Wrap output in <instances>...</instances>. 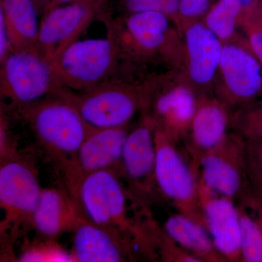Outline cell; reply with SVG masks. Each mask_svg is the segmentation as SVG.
<instances>
[{"mask_svg": "<svg viewBox=\"0 0 262 262\" xmlns=\"http://www.w3.org/2000/svg\"><path fill=\"white\" fill-rule=\"evenodd\" d=\"M105 24L116 39L125 61L162 63L170 70L182 71V32L168 15L139 12L128 13L120 20L106 19Z\"/></svg>", "mask_w": 262, "mask_h": 262, "instance_id": "obj_1", "label": "cell"}, {"mask_svg": "<svg viewBox=\"0 0 262 262\" xmlns=\"http://www.w3.org/2000/svg\"><path fill=\"white\" fill-rule=\"evenodd\" d=\"M158 79L159 75L138 81L115 77L87 91L61 88L56 94L72 103L92 130L125 127L149 106Z\"/></svg>", "mask_w": 262, "mask_h": 262, "instance_id": "obj_2", "label": "cell"}, {"mask_svg": "<svg viewBox=\"0 0 262 262\" xmlns=\"http://www.w3.org/2000/svg\"><path fill=\"white\" fill-rule=\"evenodd\" d=\"M122 61L125 59L121 49L108 32L106 38L78 39L72 43L53 64L60 87L80 92L117 77Z\"/></svg>", "mask_w": 262, "mask_h": 262, "instance_id": "obj_3", "label": "cell"}, {"mask_svg": "<svg viewBox=\"0 0 262 262\" xmlns=\"http://www.w3.org/2000/svg\"><path fill=\"white\" fill-rule=\"evenodd\" d=\"M0 65L2 96L19 108L34 104L61 89L53 61L37 49H13Z\"/></svg>", "mask_w": 262, "mask_h": 262, "instance_id": "obj_4", "label": "cell"}, {"mask_svg": "<svg viewBox=\"0 0 262 262\" xmlns=\"http://www.w3.org/2000/svg\"><path fill=\"white\" fill-rule=\"evenodd\" d=\"M19 110L41 142L61 154L75 157L92 130L77 108L58 94Z\"/></svg>", "mask_w": 262, "mask_h": 262, "instance_id": "obj_5", "label": "cell"}, {"mask_svg": "<svg viewBox=\"0 0 262 262\" xmlns=\"http://www.w3.org/2000/svg\"><path fill=\"white\" fill-rule=\"evenodd\" d=\"M175 139L162 129L155 133V180L160 190L183 214L204 225L200 218L199 184L194 172L174 144Z\"/></svg>", "mask_w": 262, "mask_h": 262, "instance_id": "obj_6", "label": "cell"}, {"mask_svg": "<svg viewBox=\"0 0 262 262\" xmlns=\"http://www.w3.org/2000/svg\"><path fill=\"white\" fill-rule=\"evenodd\" d=\"M213 85L226 105L246 106L261 96L262 64L245 37H236L224 44Z\"/></svg>", "mask_w": 262, "mask_h": 262, "instance_id": "obj_7", "label": "cell"}, {"mask_svg": "<svg viewBox=\"0 0 262 262\" xmlns=\"http://www.w3.org/2000/svg\"><path fill=\"white\" fill-rule=\"evenodd\" d=\"M196 92L182 71L160 75L150 103L157 127L174 139L189 132L199 103Z\"/></svg>", "mask_w": 262, "mask_h": 262, "instance_id": "obj_8", "label": "cell"}, {"mask_svg": "<svg viewBox=\"0 0 262 262\" xmlns=\"http://www.w3.org/2000/svg\"><path fill=\"white\" fill-rule=\"evenodd\" d=\"M78 196L89 222L113 232L114 229L128 227L125 190L111 169L82 177Z\"/></svg>", "mask_w": 262, "mask_h": 262, "instance_id": "obj_9", "label": "cell"}, {"mask_svg": "<svg viewBox=\"0 0 262 262\" xmlns=\"http://www.w3.org/2000/svg\"><path fill=\"white\" fill-rule=\"evenodd\" d=\"M100 13L97 8L82 3L59 5L48 10L41 20L36 49L54 61L78 40Z\"/></svg>", "mask_w": 262, "mask_h": 262, "instance_id": "obj_10", "label": "cell"}, {"mask_svg": "<svg viewBox=\"0 0 262 262\" xmlns=\"http://www.w3.org/2000/svg\"><path fill=\"white\" fill-rule=\"evenodd\" d=\"M182 72L196 91L213 89L224 43L199 20L182 26Z\"/></svg>", "mask_w": 262, "mask_h": 262, "instance_id": "obj_11", "label": "cell"}, {"mask_svg": "<svg viewBox=\"0 0 262 262\" xmlns=\"http://www.w3.org/2000/svg\"><path fill=\"white\" fill-rule=\"evenodd\" d=\"M198 191L205 225L217 251L229 261L242 259L238 209L230 198L213 195L201 184Z\"/></svg>", "mask_w": 262, "mask_h": 262, "instance_id": "obj_12", "label": "cell"}, {"mask_svg": "<svg viewBox=\"0 0 262 262\" xmlns=\"http://www.w3.org/2000/svg\"><path fill=\"white\" fill-rule=\"evenodd\" d=\"M42 189L27 163L10 160L0 169V203L8 215L32 218Z\"/></svg>", "mask_w": 262, "mask_h": 262, "instance_id": "obj_13", "label": "cell"}, {"mask_svg": "<svg viewBox=\"0 0 262 262\" xmlns=\"http://www.w3.org/2000/svg\"><path fill=\"white\" fill-rule=\"evenodd\" d=\"M228 136L221 145L203 152L200 160L201 180L199 184L218 195L232 199L243 187V171L247 168L246 160L237 163V160L246 158L245 154L237 158L235 151L231 150Z\"/></svg>", "mask_w": 262, "mask_h": 262, "instance_id": "obj_14", "label": "cell"}, {"mask_svg": "<svg viewBox=\"0 0 262 262\" xmlns=\"http://www.w3.org/2000/svg\"><path fill=\"white\" fill-rule=\"evenodd\" d=\"M128 133L127 126L91 130L75 157L82 177L121 163Z\"/></svg>", "mask_w": 262, "mask_h": 262, "instance_id": "obj_15", "label": "cell"}, {"mask_svg": "<svg viewBox=\"0 0 262 262\" xmlns=\"http://www.w3.org/2000/svg\"><path fill=\"white\" fill-rule=\"evenodd\" d=\"M156 130V123L149 117L127 134L121 163L127 177L138 184L155 178Z\"/></svg>", "mask_w": 262, "mask_h": 262, "instance_id": "obj_16", "label": "cell"}, {"mask_svg": "<svg viewBox=\"0 0 262 262\" xmlns=\"http://www.w3.org/2000/svg\"><path fill=\"white\" fill-rule=\"evenodd\" d=\"M73 253L76 261L118 262L124 253L114 232L77 218L73 226Z\"/></svg>", "mask_w": 262, "mask_h": 262, "instance_id": "obj_17", "label": "cell"}, {"mask_svg": "<svg viewBox=\"0 0 262 262\" xmlns=\"http://www.w3.org/2000/svg\"><path fill=\"white\" fill-rule=\"evenodd\" d=\"M229 122L227 105L220 99L201 96L191 124V138L202 152L221 145L227 137Z\"/></svg>", "mask_w": 262, "mask_h": 262, "instance_id": "obj_18", "label": "cell"}, {"mask_svg": "<svg viewBox=\"0 0 262 262\" xmlns=\"http://www.w3.org/2000/svg\"><path fill=\"white\" fill-rule=\"evenodd\" d=\"M164 228L173 242L202 261L224 258L215 248L206 226L201 222L183 213L173 214L165 221Z\"/></svg>", "mask_w": 262, "mask_h": 262, "instance_id": "obj_19", "label": "cell"}, {"mask_svg": "<svg viewBox=\"0 0 262 262\" xmlns=\"http://www.w3.org/2000/svg\"><path fill=\"white\" fill-rule=\"evenodd\" d=\"M0 12L4 15L13 49H36L40 14L34 0H1Z\"/></svg>", "mask_w": 262, "mask_h": 262, "instance_id": "obj_20", "label": "cell"}, {"mask_svg": "<svg viewBox=\"0 0 262 262\" xmlns=\"http://www.w3.org/2000/svg\"><path fill=\"white\" fill-rule=\"evenodd\" d=\"M32 222L39 233L56 237L73 227L77 218L67 198L56 189H42Z\"/></svg>", "mask_w": 262, "mask_h": 262, "instance_id": "obj_21", "label": "cell"}, {"mask_svg": "<svg viewBox=\"0 0 262 262\" xmlns=\"http://www.w3.org/2000/svg\"><path fill=\"white\" fill-rule=\"evenodd\" d=\"M244 15L239 0H218L207 12L203 22L225 44L237 37Z\"/></svg>", "mask_w": 262, "mask_h": 262, "instance_id": "obj_22", "label": "cell"}, {"mask_svg": "<svg viewBox=\"0 0 262 262\" xmlns=\"http://www.w3.org/2000/svg\"><path fill=\"white\" fill-rule=\"evenodd\" d=\"M241 227V254L246 262H262V228L245 208H238Z\"/></svg>", "mask_w": 262, "mask_h": 262, "instance_id": "obj_23", "label": "cell"}, {"mask_svg": "<svg viewBox=\"0 0 262 262\" xmlns=\"http://www.w3.org/2000/svg\"><path fill=\"white\" fill-rule=\"evenodd\" d=\"M179 1L180 0H124V5L128 13L153 11L168 15L182 32V23L179 15Z\"/></svg>", "mask_w": 262, "mask_h": 262, "instance_id": "obj_24", "label": "cell"}, {"mask_svg": "<svg viewBox=\"0 0 262 262\" xmlns=\"http://www.w3.org/2000/svg\"><path fill=\"white\" fill-rule=\"evenodd\" d=\"M241 27L248 47L262 64V16L258 10L244 17Z\"/></svg>", "mask_w": 262, "mask_h": 262, "instance_id": "obj_25", "label": "cell"}, {"mask_svg": "<svg viewBox=\"0 0 262 262\" xmlns=\"http://www.w3.org/2000/svg\"><path fill=\"white\" fill-rule=\"evenodd\" d=\"M246 162L254 192H262V139L248 141Z\"/></svg>", "mask_w": 262, "mask_h": 262, "instance_id": "obj_26", "label": "cell"}, {"mask_svg": "<svg viewBox=\"0 0 262 262\" xmlns=\"http://www.w3.org/2000/svg\"><path fill=\"white\" fill-rule=\"evenodd\" d=\"M20 261H75L73 255L59 248H31L20 256Z\"/></svg>", "mask_w": 262, "mask_h": 262, "instance_id": "obj_27", "label": "cell"}, {"mask_svg": "<svg viewBox=\"0 0 262 262\" xmlns=\"http://www.w3.org/2000/svg\"><path fill=\"white\" fill-rule=\"evenodd\" d=\"M212 0H180L179 15L182 26L204 17L212 6Z\"/></svg>", "mask_w": 262, "mask_h": 262, "instance_id": "obj_28", "label": "cell"}, {"mask_svg": "<svg viewBox=\"0 0 262 262\" xmlns=\"http://www.w3.org/2000/svg\"><path fill=\"white\" fill-rule=\"evenodd\" d=\"M239 127L248 140L262 139V116L242 113L239 117Z\"/></svg>", "mask_w": 262, "mask_h": 262, "instance_id": "obj_29", "label": "cell"}, {"mask_svg": "<svg viewBox=\"0 0 262 262\" xmlns=\"http://www.w3.org/2000/svg\"><path fill=\"white\" fill-rule=\"evenodd\" d=\"M11 38L4 15L0 12V63L13 51Z\"/></svg>", "mask_w": 262, "mask_h": 262, "instance_id": "obj_30", "label": "cell"}, {"mask_svg": "<svg viewBox=\"0 0 262 262\" xmlns=\"http://www.w3.org/2000/svg\"><path fill=\"white\" fill-rule=\"evenodd\" d=\"M104 1L105 0H51L46 12L52 9V8L59 6V5L70 4V3H82V4L89 5L101 10V7H102Z\"/></svg>", "mask_w": 262, "mask_h": 262, "instance_id": "obj_31", "label": "cell"}, {"mask_svg": "<svg viewBox=\"0 0 262 262\" xmlns=\"http://www.w3.org/2000/svg\"><path fill=\"white\" fill-rule=\"evenodd\" d=\"M249 201L250 206L257 213V220L262 228V192H253Z\"/></svg>", "mask_w": 262, "mask_h": 262, "instance_id": "obj_32", "label": "cell"}, {"mask_svg": "<svg viewBox=\"0 0 262 262\" xmlns=\"http://www.w3.org/2000/svg\"><path fill=\"white\" fill-rule=\"evenodd\" d=\"M244 7V16L249 15L257 11L258 8V0H239ZM243 17V18H244Z\"/></svg>", "mask_w": 262, "mask_h": 262, "instance_id": "obj_33", "label": "cell"}, {"mask_svg": "<svg viewBox=\"0 0 262 262\" xmlns=\"http://www.w3.org/2000/svg\"><path fill=\"white\" fill-rule=\"evenodd\" d=\"M36 4L37 5L38 9L40 12V14H44L46 9H47L48 5L51 3V0H34Z\"/></svg>", "mask_w": 262, "mask_h": 262, "instance_id": "obj_34", "label": "cell"}, {"mask_svg": "<svg viewBox=\"0 0 262 262\" xmlns=\"http://www.w3.org/2000/svg\"><path fill=\"white\" fill-rule=\"evenodd\" d=\"M258 11L262 16V0H258Z\"/></svg>", "mask_w": 262, "mask_h": 262, "instance_id": "obj_35", "label": "cell"}, {"mask_svg": "<svg viewBox=\"0 0 262 262\" xmlns=\"http://www.w3.org/2000/svg\"><path fill=\"white\" fill-rule=\"evenodd\" d=\"M261 96H262V90H261Z\"/></svg>", "mask_w": 262, "mask_h": 262, "instance_id": "obj_36", "label": "cell"}]
</instances>
